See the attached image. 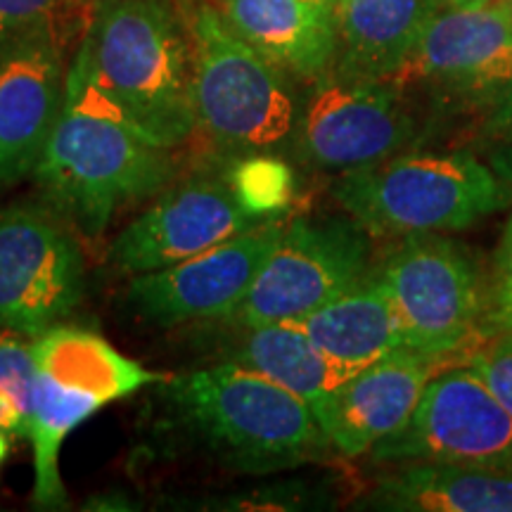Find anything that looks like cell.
<instances>
[{"instance_id": "cell-19", "label": "cell", "mask_w": 512, "mask_h": 512, "mask_svg": "<svg viewBox=\"0 0 512 512\" xmlns=\"http://www.w3.org/2000/svg\"><path fill=\"white\" fill-rule=\"evenodd\" d=\"M430 15V0H337L330 74L392 81L411 57Z\"/></svg>"}, {"instance_id": "cell-30", "label": "cell", "mask_w": 512, "mask_h": 512, "mask_svg": "<svg viewBox=\"0 0 512 512\" xmlns=\"http://www.w3.org/2000/svg\"><path fill=\"white\" fill-rule=\"evenodd\" d=\"M498 3H501V5H503L505 15H508V19H510V24H512V0H498Z\"/></svg>"}, {"instance_id": "cell-5", "label": "cell", "mask_w": 512, "mask_h": 512, "mask_svg": "<svg viewBox=\"0 0 512 512\" xmlns=\"http://www.w3.org/2000/svg\"><path fill=\"white\" fill-rule=\"evenodd\" d=\"M188 19L197 128L235 157L292 143L302 114L292 76L242 41L221 10L200 3Z\"/></svg>"}, {"instance_id": "cell-11", "label": "cell", "mask_w": 512, "mask_h": 512, "mask_svg": "<svg viewBox=\"0 0 512 512\" xmlns=\"http://www.w3.org/2000/svg\"><path fill=\"white\" fill-rule=\"evenodd\" d=\"M373 463H453L512 472V413L470 366L434 375L406 425L373 446Z\"/></svg>"}, {"instance_id": "cell-26", "label": "cell", "mask_w": 512, "mask_h": 512, "mask_svg": "<svg viewBox=\"0 0 512 512\" xmlns=\"http://www.w3.org/2000/svg\"><path fill=\"white\" fill-rule=\"evenodd\" d=\"M475 373L482 377L491 394L512 413V330L486 339L467 361Z\"/></svg>"}, {"instance_id": "cell-18", "label": "cell", "mask_w": 512, "mask_h": 512, "mask_svg": "<svg viewBox=\"0 0 512 512\" xmlns=\"http://www.w3.org/2000/svg\"><path fill=\"white\" fill-rule=\"evenodd\" d=\"M292 323L306 332L344 380L406 347L392 297L375 268L328 304Z\"/></svg>"}, {"instance_id": "cell-3", "label": "cell", "mask_w": 512, "mask_h": 512, "mask_svg": "<svg viewBox=\"0 0 512 512\" xmlns=\"http://www.w3.org/2000/svg\"><path fill=\"white\" fill-rule=\"evenodd\" d=\"M162 396L192 444L242 475L290 470L332 448L309 403L235 363L166 377Z\"/></svg>"}, {"instance_id": "cell-16", "label": "cell", "mask_w": 512, "mask_h": 512, "mask_svg": "<svg viewBox=\"0 0 512 512\" xmlns=\"http://www.w3.org/2000/svg\"><path fill=\"white\" fill-rule=\"evenodd\" d=\"M453 366L460 363L408 347L396 349L339 384L318 413L320 427L342 456L370 453L406 425L432 377Z\"/></svg>"}, {"instance_id": "cell-2", "label": "cell", "mask_w": 512, "mask_h": 512, "mask_svg": "<svg viewBox=\"0 0 512 512\" xmlns=\"http://www.w3.org/2000/svg\"><path fill=\"white\" fill-rule=\"evenodd\" d=\"M174 176L171 150L140 136L72 57L60 117L34 171L43 202L98 238L121 204L155 195Z\"/></svg>"}, {"instance_id": "cell-6", "label": "cell", "mask_w": 512, "mask_h": 512, "mask_svg": "<svg viewBox=\"0 0 512 512\" xmlns=\"http://www.w3.org/2000/svg\"><path fill=\"white\" fill-rule=\"evenodd\" d=\"M36 399L27 439L34 446V503L38 508H64L67 494L60 477L64 439L107 403L136 394L157 375L126 358L98 332L57 325L34 339Z\"/></svg>"}, {"instance_id": "cell-25", "label": "cell", "mask_w": 512, "mask_h": 512, "mask_svg": "<svg viewBox=\"0 0 512 512\" xmlns=\"http://www.w3.org/2000/svg\"><path fill=\"white\" fill-rule=\"evenodd\" d=\"M512 330V216L498 240L494 266L486 283V320L484 335L491 339Z\"/></svg>"}, {"instance_id": "cell-22", "label": "cell", "mask_w": 512, "mask_h": 512, "mask_svg": "<svg viewBox=\"0 0 512 512\" xmlns=\"http://www.w3.org/2000/svg\"><path fill=\"white\" fill-rule=\"evenodd\" d=\"M226 183L242 207L264 221L278 219L292 204L297 190L292 166L275 157V152L242 155L230 169Z\"/></svg>"}, {"instance_id": "cell-8", "label": "cell", "mask_w": 512, "mask_h": 512, "mask_svg": "<svg viewBox=\"0 0 512 512\" xmlns=\"http://www.w3.org/2000/svg\"><path fill=\"white\" fill-rule=\"evenodd\" d=\"M83 292V252L60 211L48 202L0 211V330L46 335L67 323Z\"/></svg>"}, {"instance_id": "cell-32", "label": "cell", "mask_w": 512, "mask_h": 512, "mask_svg": "<svg viewBox=\"0 0 512 512\" xmlns=\"http://www.w3.org/2000/svg\"><path fill=\"white\" fill-rule=\"evenodd\" d=\"M76 3H83V5H91V3H95V0H76Z\"/></svg>"}, {"instance_id": "cell-31", "label": "cell", "mask_w": 512, "mask_h": 512, "mask_svg": "<svg viewBox=\"0 0 512 512\" xmlns=\"http://www.w3.org/2000/svg\"><path fill=\"white\" fill-rule=\"evenodd\" d=\"M311 3H318V5H323V8L335 10V3H337V0H311Z\"/></svg>"}, {"instance_id": "cell-15", "label": "cell", "mask_w": 512, "mask_h": 512, "mask_svg": "<svg viewBox=\"0 0 512 512\" xmlns=\"http://www.w3.org/2000/svg\"><path fill=\"white\" fill-rule=\"evenodd\" d=\"M266 223L249 214L226 181H190L166 190L110 245L119 271L140 275L181 264Z\"/></svg>"}, {"instance_id": "cell-9", "label": "cell", "mask_w": 512, "mask_h": 512, "mask_svg": "<svg viewBox=\"0 0 512 512\" xmlns=\"http://www.w3.org/2000/svg\"><path fill=\"white\" fill-rule=\"evenodd\" d=\"M392 83L425 86L444 105L486 112L489 133L512 105V24L503 5L432 10Z\"/></svg>"}, {"instance_id": "cell-27", "label": "cell", "mask_w": 512, "mask_h": 512, "mask_svg": "<svg viewBox=\"0 0 512 512\" xmlns=\"http://www.w3.org/2000/svg\"><path fill=\"white\" fill-rule=\"evenodd\" d=\"M489 166L512 188V105L489 131Z\"/></svg>"}, {"instance_id": "cell-24", "label": "cell", "mask_w": 512, "mask_h": 512, "mask_svg": "<svg viewBox=\"0 0 512 512\" xmlns=\"http://www.w3.org/2000/svg\"><path fill=\"white\" fill-rule=\"evenodd\" d=\"M86 8L76 0H0V48L38 31L72 22L74 10Z\"/></svg>"}, {"instance_id": "cell-1", "label": "cell", "mask_w": 512, "mask_h": 512, "mask_svg": "<svg viewBox=\"0 0 512 512\" xmlns=\"http://www.w3.org/2000/svg\"><path fill=\"white\" fill-rule=\"evenodd\" d=\"M74 57L145 140L174 150L197 133L190 19L174 0H95Z\"/></svg>"}, {"instance_id": "cell-4", "label": "cell", "mask_w": 512, "mask_h": 512, "mask_svg": "<svg viewBox=\"0 0 512 512\" xmlns=\"http://www.w3.org/2000/svg\"><path fill=\"white\" fill-rule=\"evenodd\" d=\"M332 195L375 238L453 233L512 202V188L465 150H408L339 176Z\"/></svg>"}, {"instance_id": "cell-14", "label": "cell", "mask_w": 512, "mask_h": 512, "mask_svg": "<svg viewBox=\"0 0 512 512\" xmlns=\"http://www.w3.org/2000/svg\"><path fill=\"white\" fill-rule=\"evenodd\" d=\"M76 19L0 48V192L34 176L60 117Z\"/></svg>"}, {"instance_id": "cell-28", "label": "cell", "mask_w": 512, "mask_h": 512, "mask_svg": "<svg viewBox=\"0 0 512 512\" xmlns=\"http://www.w3.org/2000/svg\"><path fill=\"white\" fill-rule=\"evenodd\" d=\"M432 10H446V8H475V5L494 3V0H430Z\"/></svg>"}, {"instance_id": "cell-10", "label": "cell", "mask_w": 512, "mask_h": 512, "mask_svg": "<svg viewBox=\"0 0 512 512\" xmlns=\"http://www.w3.org/2000/svg\"><path fill=\"white\" fill-rule=\"evenodd\" d=\"M373 271L368 233L342 219H294L226 323L264 325L302 320Z\"/></svg>"}, {"instance_id": "cell-12", "label": "cell", "mask_w": 512, "mask_h": 512, "mask_svg": "<svg viewBox=\"0 0 512 512\" xmlns=\"http://www.w3.org/2000/svg\"><path fill=\"white\" fill-rule=\"evenodd\" d=\"M418 138V119L396 83L328 74L313 83L292 143L313 169L347 174L413 150Z\"/></svg>"}, {"instance_id": "cell-13", "label": "cell", "mask_w": 512, "mask_h": 512, "mask_svg": "<svg viewBox=\"0 0 512 512\" xmlns=\"http://www.w3.org/2000/svg\"><path fill=\"white\" fill-rule=\"evenodd\" d=\"M280 230L278 219L266 221L181 264L133 275L128 309L157 328L228 318L247 297Z\"/></svg>"}, {"instance_id": "cell-17", "label": "cell", "mask_w": 512, "mask_h": 512, "mask_svg": "<svg viewBox=\"0 0 512 512\" xmlns=\"http://www.w3.org/2000/svg\"><path fill=\"white\" fill-rule=\"evenodd\" d=\"M228 27L292 79L318 83L335 62V17L311 0H221Z\"/></svg>"}, {"instance_id": "cell-23", "label": "cell", "mask_w": 512, "mask_h": 512, "mask_svg": "<svg viewBox=\"0 0 512 512\" xmlns=\"http://www.w3.org/2000/svg\"><path fill=\"white\" fill-rule=\"evenodd\" d=\"M34 339L0 330V430L27 437L36 399Z\"/></svg>"}, {"instance_id": "cell-7", "label": "cell", "mask_w": 512, "mask_h": 512, "mask_svg": "<svg viewBox=\"0 0 512 512\" xmlns=\"http://www.w3.org/2000/svg\"><path fill=\"white\" fill-rule=\"evenodd\" d=\"M406 347L465 366L486 342V283L477 256L441 233L408 235L375 266Z\"/></svg>"}, {"instance_id": "cell-21", "label": "cell", "mask_w": 512, "mask_h": 512, "mask_svg": "<svg viewBox=\"0 0 512 512\" xmlns=\"http://www.w3.org/2000/svg\"><path fill=\"white\" fill-rule=\"evenodd\" d=\"M361 508L392 512H512V472L453 463H403Z\"/></svg>"}, {"instance_id": "cell-29", "label": "cell", "mask_w": 512, "mask_h": 512, "mask_svg": "<svg viewBox=\"0 0 512 512\" xmlns=\"http://www.w3.org/2000/svg\"><path fill=\"white\" fill-rule=\"evenodd\" d=\"M8 451H10V444H8V439H5L3 430H0V463H3V460L8 458Z\"/></svg>"}, {"instance_id": "cell-20", "label": "cell", "mask_w": 512, "mask_h": 512, "mask_svg": "<svg viewBox=\"0 0 512 512\" xmlns=\"http://www.w3.org/2000/svg\"><path fill=\"white\" fill-rule=\"evenodd\" d=\"M221 323V361L249 368L268 377L287 392L297 394L309 403L316 415L344 380L337 368L316 349L297 323H264V325H235Z\"/></svg>"}]
</instances>
